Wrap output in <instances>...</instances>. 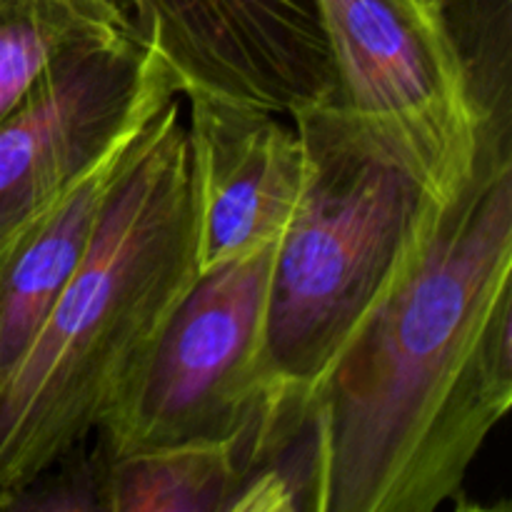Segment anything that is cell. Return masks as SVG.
<instances>
[{"instance_id":"obj_1","label":"cell","mask_w":512,"mask_h":512,"mask_svg":"<svg viewBox=\"0 0 512 512\" xmlns=\"http://www.w3.org/2000/svg\"><path fill=\"white\" fill-rule=\"evenodd\" d=\"M510 90L450 203L425 198L403 265L313 395L318 512H435L512 408Z\"/></svg>"},{"instance_id":"obj_2","label":"cell","mask_w":512,"mask_h":512,"mask_svg":"<svg viewBox=\"0 0 512 512\" xmlns=\"http://www.w3.org/2000/svg\"><path fill=\"white\" fill-rule=\"evenodd\" d=\"M180 93L155 115L83 263L0 385V510L88 443L198 280V200Z\"/></svg>"},{"instance_id":"obj_3","label":"cell","mask_w":512,"mask_h":512,"mask_svg":"<svg viewBox=\"0 0 512 512\" xmlns=\"http://www.w3.org/2000/svg\"><path fill=\"white\" fill-rule=\"evenodd\" d=\"M305 188L275 253L268 363L275 390H315L403 265L425 195L333 105L295 115Z\"/></svg>"},{"instance_id":"obj_4","label":"cell","mask_w":512,"mask_h":512,"mask_svg":"<svg viewBox=\"0 0 512 512\" xmlns=\"http://www.w3.org/2000/svg\"><path fill=\"white\" fill-rule=\"evenodd\" d=\"M278 243L198 275L138 380L95 430L105 460L230 440L273 390L268 303Z\"/></svg>"},{"instance_id":"obj_5","label":"cell","mask_w":512,"mask_h":512,"mask_svg":"<svg viewBox=\"0 0 512 512\" xmlns=\"http://www.w3.org/2000/svg\"><path fill=\"white\" fill-rule=\"evenodd\" d=\"M175 95L168 65L138 33L100 40L53 65L0 123V243Z\"/></svg>"},{"instance_id":"obj_6","label":"cell","mask_w":512,"mask_h":512,"mask_svg":"<svg viewBox=\"0 0 512 512\" xmlns=\"http://www.w3.org/2000/svg\"><path fill=\"white\" fill-rule=\"evenodd\" d=\"M180 95L208 93L288 118L335 103L315 0H115Z\"/></svg>"},{"instance_id":"obj_7","label":"cell","mask_w":512,"mask_h":512,"mask_svg":"<svg viewBox=\"0 0 512 512\" xmlns=\"http://www.w3.org/2000/svg\"><path fill=\"white\" fill-rule=\"evenodd\" d=\"M180 98L203 275L283 238L305 188V145L283 113L208 93Z\"/></svg>"},{"instance_id":"obj_8","label":"cell","mask_w":512,"mask_h":512,"mask_svg":"<svg viewBox=\"0 0 512 512\" xmlns=\"http://www.w3.org/2000/svg\"><path fill=\"white\" fill-rule=\"evenodd\" d=\"M155 115L130 125L83 173L0 243V385L83 263L110 195Z\"/></svg>"},{"instance_id":"obj_9","label":"cell","mask_w":512,"mask_h":512,"mask_svg":"<svg viewBox=\"0 0 512 512\" xmlns=\"http://www.w3.org/2000/svg\"><path fill=\"white\" fill-rule=\"evenodd\" d=\"M135 33L115 0H0V123L70 53Z\"/></svg>"},{"instance_id":"obj_10","label":"cell","mask_w":512,"mask_h":512,"mask_svg":"<svg viewBox=\"0 0 512 512\" xmlns=\"http://www.w3.org/2000/svg\"><path fill=\"white\" fill-rule=\"evenodd\" d=\"M238 485L235 443L168 445L105 460V512H228Z\"/></svg>"}]
</instances>
